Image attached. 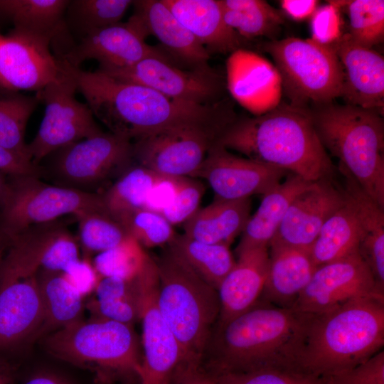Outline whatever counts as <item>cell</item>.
I'll return each mask as SVG.
<instances>
[{"instance_id":"obj_19","label":"cell","mask_w":384,"mask_h":384,"mask_svg":"<svg viewBox=\"0 0 384 384\" xmlns=\"http://www.w3.org/2000/svg\"><path fill=\"white\" fill-rule=\"evenodd\" d=\"M148 34L133 16L125 23H118L97 30L81 38L59 57L74 67L86 60L99 62L100 70L129 67L142 59L163 53L148 45Z\"/></svg>"},{"instance_id":"obj_21","label":"cell","mask_w":384,"mask_h":384,"mask_svg":"<svg viewBox=\"0 0 384 384\" xmlns=\"http://www.w3.org/2000/svg\"><path fill=\"white\" fill-rule=\"evenodd\" d=\"M225 84L231 96L254 116L273 110L281 102L282 80L276 67L243 48L227 59Z\"/></svg>"},{"instance_id":"obj_52","label":"cell","mask_w":384,"mask_h":384,"mask_svg":"<svg viewBox=\"0 0 384 384\" xmlns=\"http://www.w3.org/2000/svg\"><path fill=\"white\" fill-rule=\"evenodd\" d=\"M22 384H73L64 376L55 372L41 370L27 376Z\"/></svg>"},{"instance_id":"obj_46","label":"cell","mask_w":384,"mask_h":384,"mask_svg":"<svg viewBox=\"0 0 384 384\" xmlns=\"http://www.w3.org/2000/svg\"><path fill=\"white\" fill-rule=\"evenodd\" d=\"M317 7L310 18L311 39L331 48L343 35L341 10L336 1Z\"/></svg>"},{"instance_id":"obj_3","label":"cell","mask_w":384,"mask_h":384,"mask_svg":"<svg viewBox=\"0 0 384 384\" xmlns=\"http://www.w3.org/2000/svg\"><path fill=\"white\" fill-rule=\"evenodd\" d=\"M215 142L310 182L334 178L336 174L317 135L309 108L288 102L281 101L261 115L236 118Z\"/></svg>"},{"instance_id":"obj_57","label":"cell","mask_w":384,"mask_h":384,"mask_svg":"<svg viewBox=\"0 0 384 384\" xmlns=\"http://www.w3.org/2000/svg\"><path fill=\"white\" fill-rule=\"evenodd\" d=\"M106 384V383H105Z\"/></svg>"},{"instance_id":"obj_28","label":"cell","mask_w":384,"mask_h":384,"mask_svg":"<svg viewBox=\"0 0 384 384\" xmlns=\"http://www.w3.org/2000/svg\"><path fill=\"white\" fill-rule=\"evenodd\" d=\"M314 183L289 174L284 181L262 195L257 211L250 215L241 233L236 254L255 247H269L292 202Z\"/></svg>"},{"instance_id":"obj_54","label":"cell","mask_w":384,"mask_h":384,"mask_svg":"<svg viewBox=\"0 0 384 384\" xmlns=\"http://www.w3.org/2000/svg\"><path fill=\"white\" fill-rule=\"evenodd\" d=\"M10 238L3 231L0 227V252L6 246Z\"/></svg>"},{"instance_id":"obj_9","label":"cell","mask_w":384,"mask_h":384,"mask_svg":"<svg viewBox=\"0 0 384 384\" xmlns=\"http://www.w3.org/2000/svg\"><path fill=\"white\" fill-rule=\"evenodd\" d=\"M262 50L273 58L290 104L309 108L341 96L343 70L332 48L288 37L267 42Z\"/></svg>"},{"instance_id":"obj_49","label":"cell","mask_w":384,"mask_h":384,"mask_svg":"<svg viewBox=\"0 0 384 384\" xmlns=\"http://www.w3.org/2000/svg\"><path fill=\"white\" fill-rule=\"evenodd\" d=\"M0 173L9 176L31 175L41 178L45 170L18 154L0 145Z\"/></svg>"},{"instance_id":"obj_12","label":"cell","mask_w":384,"mask_h":384,"mask_svg":"<svg viewBox=\"0 0 384 384\" xmlns=\"http://www.w3.org/2000/svg\"><path fill=\"white\" fill-rule=\"evenodd\" d=\"M65 71L62 79L36 93L45 104V114L28 144L29 156L36 165L57 150L102 132L88 105L75 98L76 85Z\"/></svg>"},{"instance_id":"obj_56","label":"cell","mask_w":384,"mask_h":384,"mask_svg":"<svg viewBox=\"0 0 384 384\" xmlns=\"http://www.w3.org/2000/svg\"><path fill=\"white\" fill-rule=\"evenodd\" d=\"M1 38H2V36H0V41H1Z\"/></svg>"},{"instance_id":"obj_40","label":"cell","mask_w":384,"mask_h":384,"mask_svg":"<svg viewBox=\"0 0 384 384\" xmlns=\"http://www.w3.org/2000/svg\"><path fill=\"white\" fill-rule=\"evenodd\" d=\"M79 241L86 253H100L111 249L129 235L107 209L92 210L77 217Z\"/></svg>"},{"instance_id":"obj_35","label":"cell","mask_w":384,"mask_h":384,"mask_svg":"<svg viewBox=\"0 0 384 384\" xmlns=\"http://www.w3.org/2000/svg\"><path fill=\"white\" fill-rule=\"evenodd\" d=\"M225 23L243 40L272 37L284 22L282 12L263 0H220Z\"/></svg>"},{"instance_id":"obj_24","label":"cell","mask_w":384,"mask_h":384,"mask_svg":"<svg viewBox=\"0 0 384 384\" xmlns=\"http://www.w3.org/2000/svg\"><path fill=\"white\" fill-rule=\"evenodd\" d=\"M134 16L148 36H154L173 59L189 68L208 66L210 54L162 0L134 1Z\"/></svg>"},{"instance_id":"obj_10","label":"cell","mask_w":384,"mask_h":384,"mask_svg":"<svg viewBox=\"0 0 384 384\" xmlns=\"http://www.w3.org/2000/svg\"><path fill=\"white\" fill-rule=\"evenodd\" d=\"M10 177L0 202V227L9 238L65 215L107 209L100 193L48 184L35 176Z\"/></svg>"},{"instance_id":"obj_55","label":"cell","mask_w":384,"mask_h":384,"mask_svg":"<svg viewBox=\"0 0 384 384\" xmlns=\"http://www.w3.org/2000/svg\"><path fill=\"white\" fill-rule=\"evenodd\" d=\"M7 187V181L5 180L4 174L0 173V202L3 198Z\"/></svg>"},{"instance_id":"obj_18","label":"cell","mask_w":384,"mask_h":384,"mask_svg":"<svg viewBox=\"0 0 384 384\" xmlns=\"http://www.w3.org/2000/svg\"><path fill=\"white\" fill-rule=\"evenodd\" d=\"M289 174L286 170L238 156L215 142L193 178L205 179L215 198L238 200L267 193Z\"/></svg>"},{"instance_id":"obj_45","label":"cell","mask_w":384,"mask_h":384,"mask_svg":"<svg viewBox=\"0 0 384 384\" xmlns=\"http://www.w3.org/2000/svg\"><path fill=\"white\" fill-rule=\"evenodd\" d=\"M77 240L64 226L54 235L42 256L41 269L53 272H63L71 263L79 260Z\"/></svg>"},{"instance_id":"obj_30","label":"cell","mask_w":384,"mask_h":384,"mask_svg":"<svg viewBox=\"0 0 384 384\" xmlns=\"http://www.w3.org/2000/svg\"><path fill=\"white\" fill-rule=\"evenodd\" d=\"M68 0H0V18L14 29L46 37L52 43L66 36L64 17Z\"/></svg>"},{"instance_id":"obj_43","label":"cell","mask_w":384,"mask_h":384,"mask_svg":"<svg viewBox=\"0 0 384 384\" xmlns=\"http://www.w3.org/2000/svg\"><path fill=\"white\" fill-rule=\"evenodd\" d=\"M217 376L218 384H327L324 377L299 369L265 368Z\"/></svg>"},{"instance_id":"obj_39","label":"cell","mask_w":384,"mask_h":384,"mask_svg":"<svg viewBox=\"0 0 384 384\" xmlns=\"http://www.w3.org/2000/svg\"><path fill=\"white\" fill-rule=\"evenodd\" d=\"M336 2L348 16L347 33L353 42L373 48L383 41V0H340Z\"/></svg>"},{"instance_id":"obj_51","label":"cell","mask_w":384,"mask_h":384,"mask_svg":"<svg viewBox=\"0 0 384 384\" xmlns=\"http://www.w3.org/2000/svg\"><path fill=\"white\" fill-rule=\"evenodd\" d=\"M282 14L296 21L311 18L318 7L316 0H282L279 1Z\"/></svg>"},{"instance_id":"obj_33","label":"cell","mask_w":384,"mask_h":384,"mask_svg":"<svg viewBox=\"0 0 384 384\" xmlns=\"http://www.w3.org/2000/svg\"><path fill=\"white\" fill-rule=\"evenodd\" d=\"M87 305L92 317L134 326L139 320L137 276L131 279L100 277Z\"/></svg>"},{"instance_id":"obj_22","label":"cell","mask_w":384,"mask_h":384,"mask_svg":"<svg viewBox=\"0 0 384 384\" xmlns=\"http://www.w3.org/2000/svg\"><path fill=\"white\" fill-rule=\"evenodd\" d=\"M343 70L341 96L346 104L383 114L384 58L373 50L353 42L344 33L331 47Z\"/></svg>"},{"instance_id":"obj_15","label":"cell","mask_w":384,"mask_h":384,"mask_svg":"<svg viewBox=\"0 0 384 384\" xmlns=\"http://www.w3.org/2000/svg\"><path fill=\"white\" fill-rule=\"evenodd\" d=\"M223 132L192 125L157 130L132 142L133 158L161 175L193 178Z\"/></svg>"},{"instance_id":"obj_44","label":"cell","mask_w":384,"mask_h":384,"mask_svg":"<svg viewBox=\"0 0 384 384\" xmlns=\"http://www.w3.org/2000/svg\"><path fill=\"white\" fill-rule=\"evenodd\" d=\"M204 191L203 184L195 178L176 177L173 197L159 213L172 225L184 223L199 209Z\"/></svg>"},{"instance_id":"obj_50","label":"cell","mask_w":384,"mask_h":384,"mask_svg":"<svg viewBox=\"0 0 384 384\" xmlns=\"http://www.w3.org/2000/svg\"><path fill=\"white\" fill-rule=\"evenodd\" d=\"M171 384H218V376L201 366L198 368H178Z\"/></svg>"},{"instance_id":"obj_26","label":"cell","mask_w":384,"mask_h":384,"mask_svg":"<svg viewBox=\"0 0 384 384\" xmlns=\"http://www.w3.org/2000/svg\"><path fill=\"white\" fill-rule=\"evenodd\" d=\"M210 54L242 48L243 40L225 23L220 0H162Z\"/></svg>"},{"instance_id":"obj_6","label":"cell","mask_w":384,"mask_h":384,"mask_svg":"<svg viewBox=\"0 0 384 384\" xmlns=\"http://www.w3.org/2000/svg\"><path fill=\"white\" fill-rule=\"evenodd\" d=\"M309 110L323 146L339 161L338 170L347 172L384 208L383 114L333 102Z\"/></svg>"},{"instance_id":"obj_37","label":"cell","mask_w":384,"mask_h":384,"mask_svg":"<svg viewBox=\"0 0 384 384\" xmlns=\"http://www.w3.org/2000/svg\"><path fill=\"white\" fill-rule=\"evenodd\" d=\"M39 102L37 95H25L0 87V145L31 161L25 132Z\"/></svg>"},{"instance_id":"obj_2","label":"cell","mask_w":384,"mask_h":384,"mask_svg":"<svg viewBox=\"0 0 384 384\" xmlns=\"http://www.w3.org/2000/svg\"><path fill=\"white\" fill-rule=\"evenodd\" d=\"M63 61L94 116L110 132L132 141L150 132L183 125L224 131L236 118L231 107L222 101L202 105L176 100L99 70H83Z\"/></svg>"},{"instance_id":"obj_47","label":"cell","mask_w":384,"mask_h":384,"mask_svg":"<svg viewBox=\"0 0 384 384\" xmlns=\"http://www.w3.org/2000/svg\"><path fill=\"white\" fill-rule=\"evenodd\" d=\"M327 384H384V351L351 368L324 377Z\"/></svg>"},{"instance_id":"obj_5","label":"cell","mask_w":384,"mask_h":384,"mask_svg":"<svg viewBox=\"0 0 384 384\" xmlns=\"http://www.w3.org/2000/svg\"><path fill=\"white\" fill-rule=\"evenodd\" d=\"M383 345L384 297L356 299L315 316L300 368L327 377L364 362Z\"/></svg>"},{"instance_id":"obj_14","label":"cell","mask_w":384,"mask_h":384,"mask_svg":"<svg viewBox=\"0 0 384 384\" xmlns=\"http://www.w3.org/2000/svg\"><path fill=\"white\" fill-rule=\"evenodd\" d=\"M54 153L50 170L58 185L85 191L127 168L134 159L132 141L110 131H102Z\"/></svg>"},{"instance_id":"obj_41","label":"cell","mask_w":384,"mask_h":384,"mask_svg":"<svg viewBox=\"0 0 384 384\" xmlns=\"http://www.w3.org/2000/svg\"><path fill=\"white\" fill-rule=\"evenodd\" d=\"M147 255L143 247L129 236L117 246L97 253L92 264L100 277L131 279L139 272Z\"/></svg>"},{"instance_id":"obj_53","label":"cell","mask_w":384,"mask_h":384,"mask_svg":"<svg viewBox=\"0 0 384 384\" xmlns=\"http://www.w3.org/2000/svg\"><path fill=\"white\" fill-rule=\"evenodd\" d=\"M18 368L14 361L0 356V384H17Z\"/></svg>"},{"instance_id":"obj_8","label":"cell","mask_w":384,"mask_h":384,"mask_svg":"<svg viewBox=\"0 0 384 384\" xmlns=\"http://www.w3.org/2000/svg\"><path fill=\"white\" fill-rule=\"evenodd\" d=\"M41 340L53 356L100 374L137 375L142 361L141 342L134 326L103 318H81Z\"/></svg>"},{"instance_id":"obj_1","label":"cell","mask_w":384,"mask_h":384,"mask_svg":"<svg viewBox=\"0 0 384 384\" xmlns=\"http://www.w3.org/2000/svg\"><path fill=\"white\" fill-rule=\"evenodd\" d=\"M315 316L258 301L244 313L215 324L201 367L215 375L265 368L301 370Z\"/></svg>"},{"instance_id":"obj_29","label":"cell","mask_w":384,"mask_h":384,"mask_svg":"<svg viewBox=\"0 0 384 384\" xmlns=\"http://www.w3.org/2000/svg\"><path fill=\"white\" fill-rule=\"evenodd\" d=\"M250 198L238 200L215 198L199 208L183 223L184 235L209 244L230 246L242 233L250 217Z\"/></svg>"},{"instance_id":"obj_13","label":"cell","mask_w":384,"mask_h":384,"mask_svg":"<svg viewBox=\"0 0 384 384\" xmlns=\"http://www.w3.org/2000/svg\"><path fill=\"white\" fill-rule=\"evenodd\" d=\"M97 70L117 80L148 87L168 97L202 105L221 102L226 85L209 65L185 68L165 53L146 57L129 67Z\"/></svg>"},{"instance_id":"obj_34","label":"cell","mask_w":384,"mask_h":384,"mask_svg":"<svg viewBox=\"0 0 384 384\" xmlns=\"http://www.w3.org/2000/svg\"><path fill=\"white\" fill-rule=\"evenodd\" d=\"M167 245L217 290L236 262L230 246L202 242L184 234L176 235Z\"/></svg>"},{"instance_id":"obj_11","label":"cell","mask_w":384,"mask_h":384,"mask_svg":"<svg viewBox=\"0 0 384 384\" xmlns=\"http://www.w3.org/2000/svg\"><path fill=\"white\" fill-rule=\"evenodd\" d=\"M142 361L137 376L140 384H171L182 364V353L157 305L159 277L155 260L147 255L137 275Z\"/></svg>"},{"instance_id":"obj_7","label":"cell","mask_w":384,"mask_h":384,"mask_svg":"<svg viewBox=\"0 0 384 384\" xmlns=\"http://www.w3.org/2000/svg\"><path fill=\"white\" fill-rule=\"evenodd\" d=\"M157 305L182 353L179 368H198L220 315L218 290L200 277L171 247L155 260Z\"/></svg>"},{"instance_id":"obj_20","label":"cell","mask_w":384,"mask_h":384,"mask_svg":"<svg viewBox=\"0 0 384 384\" xmlns=\"http://www.w3.org/2000/svg\"><path fill=\"white\" fill-rule=\"evenodd\" d=\"M344 202L343 188L334 178L314 182L292 202L270 245L309 250L324 223Z\"/></svg>"},{"instance_id":"obj_31","label":"cell","mask_w":384,"mask_h":384,"mask_svg":"<svg viewBox=\"0 0 384 384\" xmlns=\"http://www.w3.org/2000/svg\"><path fill=\"white\" fill-rule=\"evenodd\" d=\"M38 279L43 320L33 341L81 319L84 299L61 272L41 269Z\"/></svg>"},{"instance_id":"obj_48","label":"cell","mask_w":384,"mask_h":384,"mask_svg":"<svg viewBox=\"0 0 384 384\" xmlns=\"http://www.w3.org/2000/svg\"><path fill=\"white\" fill-rule=\"evenodd\" d=\"M61 273L83 298L94 292L100 278L88 257L71 263Z\"/></svg>"},{"instance_id":"obj_32","label":"cell","mask_w":384,"mask_h":384,"mask_svg":"<svg viewBox=\"0 0 384 384\" xmlns=\"http://www.w3.org/2000/svg\"><path fill=\"white\" fill-rule=\"evenodd\" d=\"M361 240L360 224L352 206L345 198L344 203L321 227L309 252L318 267L358 253Z\"/></svg>"},{"instance_id":"obj_17","label":"cell","mask_w":384,"mask_h":384,"mask_svg":"<svg viewBox=\"0 0 384 384\" xmlns=\"http://www.w3.org/2000/svg\"><path fill=\"white\" fill-rule=\"evenodd\" d=\"M50 39L13 29L0 41V87L18 92L43 90L62 79L63 60L50 50Z\"/></svg>"},{"instance_id":"obj_23","label":"cell","mask_w":384,"mask_h":384,"mask_svg":"<svg viewBox=\"0 0 384 384\" xmlns=\"http://www.w3.org/2000/svg\"><path fill=\"white\" fill-rule=\"evenodd\" d=\"M238 260L220 284V311L216 324L225 323L254 306L265 286L269 247H255L237 253Z\"/></svg>"},{"instance_id":"obj_38","label":"cell","mask_w":384,"mask_h":384,"mask_svg":"<svg viewBox=\"0 0 384 384\" xmlns=\"http://www.w3.org/2000/svg\"><path fill=\"white\" fill-rule=\"evenodd\" d=\"M131 0H73L66 8L64 21L68 32L81 38L103 28L118 23Z\"/></svg>"},{"instance_id":"obj_27","label":"cell","mask_w":384,"mask_h":384,"mask_svg":"<svg viewBox=\"0 0 384 384\" xmlns=\"http://www.w3.org/2000/svg\"><path fill=\"white\" fill-rule=\"evenodd\" d=\"M347 201L352 206L361 230L359 254L370 270L377 286L384 289V208L346 171L338 170Z\"/></svg>"},{"instance_id":"obj_42","label":"cell","mask_w":384,"mask_h":384,"mask_svg":"<svg viewBox=\"0 0 384 384\" xmlns=\"http://www.w3.org/2000/svg\"><path fill=\"white\" fill-rule=\"evenodd\" d=\"M117 220L128 235L143 247L168 245L176 235L172 225L165 218L148 208H139L125 213Z\"/></svg>"},{"instance_id":"obj_4","label":"cell","mask_w":384,"mask_h":384,"mask_svg":"<svg viewBox=\"0 0 384 384\" xmlns=\"http://www.w3.org/2000/svg\"><path fill=\"white\" fill-rule=\"evenodd\" d=\"M56 221L31 226L10 238L0 252V356H11L33 342L43 320L38 273Z\"/></svg>"},{"instance_id":"obj_16","label":"cell","mask_w":384,"mask_h":384,"mask_svg":"<svg viewBox=\"0 0 384 384\" xmlns=\"http://www.w3.org/2000/svg\"><path fill=\"white\" fill-rule=\"evenodd\" d=\"M368 297H384V290L358 252L316 267L292 308L318 315Z\"/></svg>"},{"instance_id":"obj_25","label":"cell","mask_w":384,"mask_h":384,"mask_svg":"<svg viewBox=\"0 0 384 384\" xmlns=\"http://www.w3.org/2000/svg\"><path fill=\"white\" fill-rule=\"evenodd\" d=\"M269 247L268 270L259 301L291 308L316 266L308 250L280 244H270Z\"/></svg>"},{"instance_id":"obj_36","label":"cell","mask_w":384,"mask_h":384,"mask_svg":"<svg viewBox=\"0 0 384 384\" xmlns=\"http://www.w3.org/2000/svg\"><path fill=\"white\" fill-rule=\"evenodd\" d=\"M167 177L140 165L129 168L102 194L105 207L117 220L146 208L154 188Z\"/></svg>"}]
</instances>
